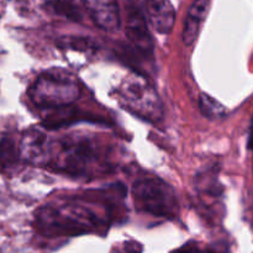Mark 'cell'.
<instances>
[{
	"label": "cell",
	"instance_id": "6",
	"mask_svg": "<svg viewBox=\"0 0 253 253\" xmlns=\"http://www.w3.org/2000/svg\"><path fill=\"white\" fill-rule=\"evenodd\" d=\"M126 36L140 53L152 57L153 41L146 24L145 15L136 0H128L126 4L125 19Z\"/></svg>",
	"mask_w": 253,
	"mask_h": 253
},
{
	"label": "cell",
	"instance_id": "15",
	"mask_svg": "<svg viewBox=\"0 0 253 253\" xmlns=\"http://www.w3.org/2000/svg\"><path fill=\"white\" fill-rule=\"evenodd\" d=\"M111 253H142V246L135 241H125L113 247Z\"/></svg>",
	"mask_w": 253,
	"mask_h": 253
},
{
	"label": "cell",
	"instance_id": "10",
	"mask_svg": "<svg viewBox=\"0 0 253 253\" xmlns=\"http://www.w3.org/2000/svg\"><path fill=\"white\" fill-rule=\"evenodd\" d=\"M209 7L210 0H194V2L190 5L183 27V42L185 46H190L198 39L200 26L207 17Z\"/></svg>",
	"mask_w": 253,
	"mask_h": 253
},
{
	"label": "cell",
	"instance_id": "3",
	"mask_svg": "<svg viewBox=\"0 0 253 253\" xmlns=\"http://www.w3.org/2000/svg\"><path fill=\"white\" fill-rule=\"evenodd\" d=\"M132 199L137 210L152 216L174 219L179 209L173 188L156 177H146L133 183Z\"/></svg>",
	"mask_w": 253,
	"mask_h": 253
},
{
	"label": "cell",
	"instance_id": "12",
	"mask_svg": "<svg viewBox=\"0 0 253 253\" xmlns=\"http://www.w3.org/2000/svg\"><path fill=\"white\" fill-rule=\"evenodd\" d=\"M49 5L56 14L62 15L73 21H81L82 12L76 0H53Z\"/></svg>",
	"mask_w": 253,
	"mask_h": 253
},
{
	"label": "cell",
	"instance_id": "8",
	"mask_svg": "<svg viewBox=\"0 0 253 253\" xmlns=\"http://www.w3.org/2000/svg\"><path fill=\"white\" fill-rule=\"evenodd\" d=\"M146 11L153 29L160 34H169L174 26L175 10L169 0H147Z\"/></svg>",
	"mask_w": 253,
	"mask_h": 253
},
{
	"label": "cell",
	"instance_id": "4",
	"mask_svg": "<svg viewBox=\"0 0 253 253\" xmlns=\"http://www.w3.org/2000/svg\"><path fill=\"white\" fill-rule=\"evenodd\" d=\"M120 98L125 109L148 121L162 116V105L155 89L138 76H131L120 88Z\"/></svg>",
	"mask_w": 253,
	"mask_h": 253
},
{
	"label": "cell",
	"instance_id": "16",
	"mask_svg": "<svg viewBox=\"0 0 253 253\" xmlns=\"http://www.w3.org/2000/svg\"><path fill=\"white\" fill-rule=\"evenodd\" d=\"M173 253H224V252H220L214 249L203 250L200 249L197 244H194V242H189V244L184 245V246L178 249L177 251H174Z\"/></svg>",
	"mask_w": 253,
	"mask_h": 253
},
{
	"label": "cell",
	"instance_id": "1",
	"mask_svg": "<svg viewBox=\"0 0 253 253\" xmlns=\"http://www.w3.org/2000/svg\"><path fill=\"white\" fill-rule=\"evenodd\" d=\"M108 215L81 200L51 203L35 214V227L47 237H71L89 234L108 225Z\"/></svg>",
	"mask_w": 253,
	"mask_h": 253
},
{
	"label": "cell",
	"instance_id": "13",
	"mask_svg": "<svg viewBox=\"0 0 253 253\" xmlns=\"http://www.w3.org/2000/svg\"><path fill=\"white\" fill-rule=\"evenodd\" d=\"M200 110L204 114L207 118L215 119V118H222L225 115V108L219 103L217 100H215L214 98H211L208 94H202L200 95Z\"/></svg>",
	"mask_w": 253,
	"mask_h": 253
},
{
	"label": "cell",
	"instance_id": "2",
	"mask_svg": "<svg viewBox=\"0 0 253 253\" xmlns=\"http://www.w3.org/2000/svg\"><path fill=\"white\" fill-rule=\"evenodd\" d=\"M81 95L76 77L63 69L44 72L32 84L29 96L42 109H62L72 105Z\"/></svg>",
	"mask_w": 253,
	"mask_h": 253
},
{
	"label": "cell",
	"instance_id": "5",
	"mask_svg": "<svg viewBox=\"0 0 253 253\" xmlns=\"http://www.w3.org/2000/svg\"><path fill=\"white\" fill-rule=\"evenodd\" d=\"M95 150L90 141L69 138L62 142L57 166L59 169L71 174H84L90 163L95 161Z\"/></svg>",
	"mask_w": 253,
	"mask_h": 253
},
{
	"label": "cell",
	"instance_id": "11",
	"mask_svg": "<svg viewBox=\"0 0 253 253\" xmlns=\"http://www.w3.org/2000/svg\"><path fill=\"white\" fill-rule=\"evenodd\" d=\"M20 147L12 136L5 135L0 138V170L1 172H10L15 169L19 163Z\"/></svg>",
	"mask_w": 253,
	"mask_h": 253
},
{
	"label": "cell",
	"instance_id": "14",
	"mask_svg": "<svg viewBox=\"0 0 253 253\" xmlns=\"http://www.w3.org/2000/svg\"><path fill=\"white\" fill-rule=\"evenodd\" d=\"M59 46L64 47V48L74 49V51L79 52H90L96 48V44L93 41L88 39H83V37H72V39H64Z\"/></svg>",
	"mask_w": 253,
	"mask_h": 253
},
{
	"label": "cell",
	"instance_id": "9",
	"mask_svg": "<svg viewBox=\"0 0 253 253\" xmlns=\"http://www.w3.org/2000/svg\"><path fill=\"white\" fill-rule=\"evenodd\" d=\"M20 155L32 163H40L48 155L46 135L37 128H31L25 133L20 143Z\"/></svg>",
	"mask_w": 253,
	"mask_h": 253
},
{
	"label": "cell",
	"instance_id": "7",
	"mask_svg": "<svg viewBox=\"0 0 253 253\" xmlns=\"http://www.w3.org/2000/svg\"><path fill=\"white\" fill-rule=\"evenodd\" d=\"M91 19L100 29L114 31L120 26V10L116 0H84Z\"/></svg>",
	"mask_w": 253,
	"mask_h": 253
}]
</instances>
